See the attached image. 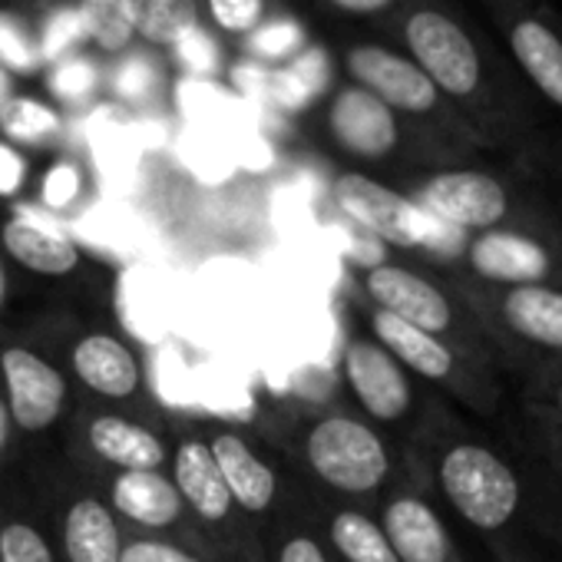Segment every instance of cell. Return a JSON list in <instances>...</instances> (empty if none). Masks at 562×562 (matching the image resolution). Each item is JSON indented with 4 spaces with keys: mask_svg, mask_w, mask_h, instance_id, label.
<instances>
[{
    "mask_svg": "<svg viewBox=\"0 0 562 562\" xmlns=\"http://www.w3.org/2000/svg\"><path fill=\"white\" fill-rule=\"evenodd\" d=\"M447 274V271H443ZM493 345L499 371L562 361V285H483L447 274Z\"/></svg>",
    "mask_w": 562,
    "mask_h": 562,
    "instance_id": "7",
    "label": "cell"
},
{
    "mask_svg": "<svg viewBox=\"0 0 562 562\" xmlns=\"http://www.w3.org/2000/svg\"><path fill=\"white\" fill-rule=\"evenodd\" d=\"M529 522L539 526L542 536L552 542L555 555L562 559V476L546 470L542 463L529 460Z\"/></svg>",
    "mask_w": 562,
    "mask_h": 562,
    "instance_id": "32",
    "label": "cell"
},
{
    "mask_svg": "<svg viewBox=\"0 0 562 562\" xmlns=\"http://www.w3.org/2000/svg\"><path fill=\"white\" fill-rule=\"evenodd\" d=\"M64 371L80 401L123 407L136 414H162L139 348L106 322L77 315H44L21 328Z\"/></svg>",
    "mask_w": 562,
    "mask_h": 562,
    "instance_id": "5",
    "label": "cell"
},
{
    "mask_svg": "<svg viewBox=\"0 0 562 562\" xmlns=\"http://www.w3.org/2000/svg\"><path fill=\"white\" fill-rule=\"evenodd\" d=\"M31 179H34V172H31L27 153H21L8 139H0V202L18 205L24 199V192L31 189Z\"/></svg>",
    "mask_w": 562,
    "mask_h": 562,
    "instance_id": "41",
    "label": "cell"
},
{
    "mask_svg": "<svg viewBox=\"0 0 562 562\" xmlns=\"http://www.w3.org/2000/svg\"><path fill=\"white\" fill-rule=\"evenodd\" d=\"M401 41L483 149H529L539 136V100L457 14L417 4L401 21Z\"/></svg>",
    "mask_w": 562,
    "mask_h": 562,
    "instance_id": "1",
    "label": "cell"
},
{
    "mask_svg": "<svg viewBox=\"0 0 562 562\" xmlns=\"http://www.w3.org/2000/svg\"><path fill=\"white\" fill-rule=\"evenodd\" d=\"M80 14L87 24V41L106 54H126L136 31H133V18H130V0H80Z\"/></svg>",
    "mask_w": 562,
    "mask_h": 562,
    "instance_id": "30",
    "label": "cell"
},
{
    "mask_svg": "<svg viewBox=\"0 0 562 562\" xmlns=\"http://www.w3.org/2000/svg\"><path fill=\"white\" fill-rule=\"evenodd\" d=\"M0 67L11 77H34L44 70L34 34L14 14H0Z\"/></svg>",
    "mask_w": 562,
    "mask_h": 562,
    "instance_id": "37",
    "label": "cell"
},
{
    "mask_svg": "<svg viewBox=\"0 0 562 562\" xmlns=\"http://www.w3.org/2000/svg\"><path fill=\"white\" fill-rule=\"evenodd\" d=\"M351 308L361 318V328L384 345L424 387L447 394L480 417H493L503 407V371L480 355H470L437 335H427L364 299L351 295Z\"/></svg>",
    "mask_w": 562,
    "mask_h": 562,
    "instance_id": "8",
    "label": "cell"
},
{
    "mask_svg": "<svg viewBox=\"0 0 562 562\" xmlns=\"http://www.w3.org/2000/svg\"><path fill=\"white\" fill-rule=\"evenodd\" d=\"M103 70L93 57H83V54H74V57H64L60 64L47 67V90L57 103L64 106H83L90 103L100 87H103Z\"/></svg>",
    "mask_w": 562,
    "mask_h": 562,
    "instance_id": "33",
    "label": "cell"
},
{
    "mask_svg": "<svg viewBox=\"0 0 562 562\" xmlns=\"http://www.w3.org/2000/svg\"><path fill=\"white\" fill-rule=\"evenodd\" d=\"M106 87H110L116 103L146 106V103L159 100L166 77H162V67L149 54H130L126 50L123 60L106 74Z\"/></svg>",
    "mask_w": 562,
    "mask_h": 562,
    "instance_id": "31",
    "label": "cell"
},
{
    "mask_svg": "<svg viewBox=\"0 0 562 562\" xmlns=\"http://www.w3.org/2000/svg\"><path fill=\"white\" fill-rule=\"evenodd\" d=\"M172 60H176L186 74H192V77H212V74L222 70V47H218L215 37L199 24V27H192V31L172 47Z\"/></svg>",
    "mask_w": 562,
    "mask_h": 562,
    "instance_id": "39",
    "label": "cell"
},
{
    "mask_svg": "<svg viewBox=\"0 0 562 562\" xmlns=\"http://www.w3.org/2000/svg\"><path fill=\"white\" fill-rule=\"evenodd\" d=\"M331 87V60L322 47H305L292 64L268 70L265 80V97H271L278 106H285L292 113L308 110L325 90Z\"/></svg>",
    "mask_w": 562,
    "mask_h": 562,
    "instance_id": "25",
    "label": "cell"
},
{
    "mask_svg": "<svg viewBox=\"0 0 562 562\" xmlns=\"http://www.w3.org/2000/svg\"><path fill=\"white\" fill-rule=\"evenodd\" d=\"M21 443H18V434H14V424L8 417V407L0 401V476L4 473H14V463L21 460Z\"/></svg>",
    "mask_w": 562,
    "mask_h": 562,
    "instance_id": "42",
    "label": "cell"
},
{
    "mask_svg": "<svg viewBox=\"0 0 562 562\" xmlns=\"http://www.w3.org/2000/svg\"><path fill=\"white\" fill-rule=\"evenodd\" d=\"M265 562H338L322 529L312 519V503L305 513H295L261 532Z\"/></svg>",
    "mask_w": 562,
    "mask_h": 562,
    "instance_id": "27",
    "label": "cell"
},
{
    "mask_svg": "<svg viewBox=\"0 0 562 562\" xmlns=\"http://www.w3.org/2000/svg\"><path fill=\"white\" fill-rule=\"evenodd\" d=\"M331 202L338 212L384 241L394 251L411 255L414 261H424L430 268H450L463 235L460 228L434 218L424 205H417L404 189H394L368 172L348 169L338 172L331 182Z\"/></svg>",
    "mask_w": 562,
    "mask_h": 562,
    "instance_id": "9",
    "label": "cell"
},
{
    "mask_svg": "<svg viewBox=\"0 0 562 562\" xmlns=\"http://www.w3.org/2000/svg\"><path fill=\"white\" fill-rule=\"evenodd\" d=\"M486 8L529 93L562 113V14L539 0H486Z\"/></svg>",
    "mask_w": 562,
    "mask_h": 562,
    "instance_id": "21",
    "label": "cell"
},
{
    "mask_svg": "<svg viewBox=\"0 0 562 562\" xmlns=\"http://www.w3.org/2000/svg\"><path fill=\"white\" fill-rule=\"evenodd\" d=\"M331 4L345 14H358V18H371V14H384L391 11L397 0H331Z\"/></svg>",
    "mask_w": 562,
    "mask_h": 562,
    "instance_id": "43",
    "label": "cell"
},
{
    "mask_svg": "<svg viewBox=\"0 0 562 562\" xmlns=\"http://www.w3.org/2000/svg\"><path fill=\"white\" fill-rule=\"evenodd\" d=\"M215 552V562H265L261 532L235 506L199 424H172V457L166 470Z\"/></svg>",
    "mask_w": 562,
    "mask_h": 562,
    "instance_id": "11",
    "label": "cell"
},
{
    "mask_svg": "<svg viewBox=\"0 0 562 562\" xmlns=\"http://www.w3.org/2000/svg\"><path fill=\"white\" fill-rule=\"evenodd\" d=\"M87 172L77 159H57L37 182V209L50 215H67L87 199Z\"/></svg>",
    "mask_w": 562,
    "mask_h": 562,
    "instance_id": "35",
    "label": "cell"
},
{
    "mask_svg": "<svg viewBox=\"0 0 562 562\" xmlns=\"http://www.w3.org/2000/svg\"><path fill=\"white\" fill-rule=\"evenodd\" d=\"M493 559L496 562H536V555H529L519 539L516 542H506L503 549H493Z\"/></svg>",
    "mask_w": 562,
    "mask_h": 562,
    "instance_id": "45",
    "label": "cell"
},
{
    "mask_svg": "<svg viewBox=\"0 0 562 562\" xmlns=\"http://www.w3.org/2000/svg\"><path fill=\"white\" fill-rule=\"evenodd\" d=\"M443 271L483 285H562V228L467 232Z\"/></svg>",
    "mask_w": 562,
    "mask_h": 562,
    "instance_id": "19",
    "label": "cell"
},
{
    "mask_svg": "<svg viewBox=\"0 0 562 562\" xmlns=\"http://www.w3.org/2000/svg\"><path fill=\"white\" fill-rule=\"evenodd\" d=\"M404 192L460 232L562 228V186L519 169L503 172L457 162L417 172Z\"/></svg>",
    "mask_w": 562,
    "mask_h": 562,
    "instance_id": "4",
    "label": "cell"
},
{
    "mask_svg": "<svg viewBox=\"0 0 562 562\" xmlns=\"http://www.w3.org/2000/svg\"><path fill=\"white\" fill-rule=\"evenodd\" d=\"M11 299H14V268H11L8 255L0 251V328H8L4 318H8Z\"/></svg>",
    "mask_w": 562,
    "mask_h": 562,
    "instance_id": "44",
    "label": "cell"
},
{
    "mask_svg": "<svg viewBox=\"0 0 562 562\" xmlns=\"http://www.w3.org/2000/svg\"><path fill=\"white\" fill-rule=\"evenodd\" d=\"M199 427L235 506L248 516V522L258 532L308 509L312 490L265 440H255L245 427L225 420H209Z\"/></svg>",
    "mask_w": 562,
    "mask_h": 562,
    "instance_id": "13",
    "label": "cell"
},
{
    "mask_svg": "<svg viewBox=\"0 0 562 562\" xmlns=\"http://www.w3.org/2000/svg\"><path fill=\"white\" fill-rule=\"evenodd\" d=\"M397 562H467L437 499L411 473L374 506Z\"/></svg>",
    "mask_w": 562,
    "mask_h": 562,
    "instance_id": "22",
    "label": "cell"
},
{
    "mask_svg": "<svg viewBox=\"0 0 562 562\" xmlns=\"http://www.w3.org/2000/svg\"><path fill=\"white\" fill-rule=\"evenodd\" d=\"M11 97H14V77L0 67V113H4V106L11 103Z\"/></svg>",
    "mask_w": 562,
    "mask_h": 562,
    "instance_id": "46",
    "label": "cell"
},
{
    "mask_svg": "<svg viewBox=\"0 0 562 562\" xmlns=\"http://www.w3.org/2000/svg\"><path fill=\"white\" fill-rule=\"evenodd\" d=\"M245 47L251 57H258L261 64H274L285 67L292 64L305 47H308V34L299 21L281 18V21H265L258 31H251L245 37Z\"/></svg>",
    "mask_w": 562,
    "mask_h": 562,
    "instance_id": "36",
    "label": "cell"
},
{
    "mask_svg": "<svg viewBox=\"0 0 562 562\" xmlns=\"http://www.w3.org/2000/svg\"><path fill=\"white\" fill-rule=\"evenodd\" d=\"M325 130L338 153L368 166H394L407 162L420 172L457 166L460 159L443 149L437 139L404 123L391 106L361 90L358 83H345L325 110Z\"/></svg>",
    "mask_w": 562,
    "mask_h": 562,
    "instance_id": "16",
    "label": "cell"
},
{
    "mask_svg": "<svg viewBox=\"0 0 562 562\" xmlns=\"http://www.w3.org/2000/svg\"><path fill=\"white\" fill-rule=\"evenodd\" d=\"M0 401L14 424L21 453L64 440L77 391L64 371L21 328H0Z\"/></svg>",
    "mask_w": 562,
    "mask_h": 562,
    "instance_id": "15",
    "label": "cell"
},
{
    "mask_svg": "<svg viewBox=\"0 0 562 562\" xmlns=\"http://www.w3.org/2000/svg\"><path fill=\"white\" fill-rule=\"evenodd\" d=\"M77 470L90 480V486L113 509V516L123 522L126 532L172 539L215 562L212 546L192 522L166 470H93V467H77Z\"/></svg>",
    "mask_w": 562,
    "mask_h": 562,
    "instance_id": "18",
    "label": "cell"
},
{
    "mask_svg": "<svg viewBox=\"0 0 562 562\" xmlns=\"http://www.w3.org/2000/svg\"><path fill=\"white\" fill-rule=\"evenodd\" d=\"M411 473L434 499L470 526L490 549L522 536L529 522V473L486 434L467 427L443 401L404 443Z\"/></svg>",
    "mask_w": 562,
    "mask_h": 562,
    "instance_id": "2",
    "label": "cell"
},
{
    "mask_svg": "<svg viewBox=\"0 0 562 562\" xmlns=\"http://www.w3.org/2000/svg\"><path fill=\"white\" fill-rule=\"evenodd\" d=\"M130 18L133 31L149 47L172 50L192 27L202 24V4L199 0H130Z\"/></svg>",
    "mask_w": 562,
    "mask_h": 562,
    "instance_id": "28",
    "label": "cell"
},
{
    "mask_svg": "<svg viewBox=\"0 0 562 562\" xmlns=\"http://www.w3.org/2000/svg\"><path fill=\"white\" fill-rule=\"evenodd\" d=\"M338 368L351 397L348 404L404 450V443L434 411L437 397L361 325L345 335Z\"/></svg>",
    "mask_w": 562,
    "mask_h": 562,
    "instance_id": "14",
    "label": "cell"
},
{
    "mask_svg": "<svg viewBox=\"0 0 562 562\" xmlns=\"http://www.w3.org/2000/svg\"><path fill=\"white\" fill-rule=\"evenodd\" d=\"M24 480L60 562H120L126 529L67 457L47 460Z\"/></svg>",
    "mask_w": 562,
    "mask_h": 562,
    "instance_id": "12",
    "label": "cell"
},
{
    "mask_svg": "<svg viewBox=\"0 0 562 562\" xmlns=\"http://www.w3.org/2000/svg\"><path fill=\"white\" fill-rule=\"evenodd\" d=\"M312 519L338 562H397L394 546L371 506L312 493Z\"/></svg>",
    "mask_w": 562,
    "mask_h": 562,
    "instance_id": "23",
    "label": "cell"
},
{
    "mask_svg": "<svg viewBox=\"0 0 562 562\" xmlns=\"http://www.w3.org/2000/svg\"><path fill=\"white\" fill-rule=\"evenodd\" d=\"M67 136V120L57 106L14 93L0 113V139L24 149H54Z\"/></svg>",
    "mask_w": 562,
    "mask_h": 562,
    "instance_id": "26",
    "label": "cell"
},
{
    "mask_svg": "<svg viewBox=\"0 0 562 562\" xmlns=\"http://www.w3.org/2000/svg\"><path fill=\"white\" fill-rule=\"evenodd\" d=\"M120 562H212V559L182 546V542H172V539L126 532Z\"/></svg>",
    "mask_w": 562,
    "mask_h": 562,
    "instance_id": "40",
    "label": "cell"
},
{
    "mask_svg": "<svg viewBox=\"0 0 562 562\" xmlns=\"http://www.w3.org/2000/svg\"><path fill=\"white\" fill-rule=\"evenodd\" d=\"M351 281L355 295L368 305L496 364L490 338L443 271L414 258H381L351 265Z\"/></svg>",
    "mask_w": 562,
    "mask_h": 562,
    "instance_id": "6",
    "label": "cell"
},
{
    "mask_svg": "<svg viewBox=\"0 0 562 562\" xmlns=\"http://www.w3.org/2000/svg\"><path fill=\"white\" fill-rule=\"evenodd\" d=\"M522 443L529 460L562 476V404L529 387L522 394Z\"/></svg>",
    "mask_w": 562,
    "mask_h": 562,
    "instance_id": "29",
    "label": "cell"
},
{
    "mask_svg": "<svg viewBox=\"0 0 562 562\" xmlns=\"http://www.w3.org/2000/svg\"><path fill=\"white\" fill-rule=\"evenodd\" d=\"M265 443L312 493L371 509L411 476L401 443L351 404L281 401L265 411Z\"/></svg>",
    "mask_w": 562,
    "mask_h": 562,
    "instance_id": "3",
    "label": "cell"
},
{
    "mask_svg": "<svg viewBox=\"0 0 562 562\" xmlns=\"http://www.w3.org/2000/svg\"><path fill=\"white\" fill-rule=\"evenodd\" d=\"M0 251L8 255L11 268L47 285L90 289L93 281L106 278V265L37 205H8L0 215Z\"/></svg>",
    "mask_w": 562,
    "mask_h": 562,
    "instance_id": "20",
    "label": "cell"
},
{
    "mask_svg": "<svg viewBox=\"0 0 562 562\" xmlns=\"http://www.w3.org/2000/svg\"><path fill=\"white\" fill-rule=\"evenodd\" d=\"M345 70L351 83L378 97L384 106H391L404 123L417 126L430 139H437L443 149H450L460 162L476 156L483 146L470 133V126L460 120V113L440 97V90L430 83V77L407 57L381 44H355L345 54Z\"/></svg>",
    "mask_w": 562,
    "mask_h": 562,
    "instance_id": "10",
    "label": "cell"
},
{
    "mask_svg": "<svg viewBox=\"0 0 562 562\" xmlns=\"http://www.w3.org/2000/svg\"><path fill=\"white\" fill-rule=\"evenodd\" d=\"M34 41H37V54H41V67L44 70L60 64L64 57H74L83 44H90L80 8L60 4L57 11H50L44 27H41V34Z\"/></svg>",
    "mask_w": 562,
    "mask_h": 562,
    "instance_id": "34",
    "label": "cell"
},
{
    "mask_svg": "<svg viewBox=\"0 0 562 562\" xmlns=\"http://www.w3.org/2000/svg\"><path fill=\"white\" fill-rule=\"evenodd\" d=\"M0 562H60L27 480L0 476Z\"/></svg>",
    "mask_w": 562,
    "mask_h": 562,
    "instance_id": "24",
    "label": "cell"
},
{
    "mask_svg": "<svg viewBox=\"0 0 562 562\" xmlns=\"http://www.w3.org/2000/svg\"><path fill=\"white\" fill-rule=\"evenodd\" d=\"M205 14L222 34L248 37L268 21V4L265 0H205Z\"/></svg>",
    "mask_w": 562,
    "mask_h": 562,
    "instance_id": "38",
    "label": "cell"
},
{
    "mask_svg": "<svg viewBox=\"0 0 562 562\" xmlns=\"http://www.w3.org/2000/svg\"><path fill=\"white\" fill-rule=\"evenodd\" d=\"M60 457L93 470H169L172 424L166 414L77 401L60 440Z\"/></svg>",
    "mask_w": 562,
    "mask_h": 562,
    "instance_id": "17",
    "label": "cell"
}]
</instances>
